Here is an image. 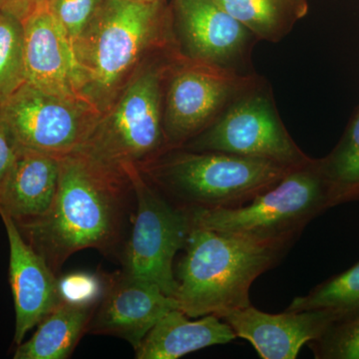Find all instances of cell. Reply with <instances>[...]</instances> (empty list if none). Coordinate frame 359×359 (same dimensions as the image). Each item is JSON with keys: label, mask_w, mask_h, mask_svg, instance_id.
Segmentation results:
<instances>
[{"label": "cell", "mask_w": 359, "mask_h": 359, "mask_svg": "<svg viewBox=\"0 0 359 359\" xmlns=\"http://www.w3.org/2000/svg\"><path fill=\"white\" fill-rule=\"evenodd\" d=\"M131 190L128 179L72 153L61 157L58 190L50 210L18 226L57 273L68 257L80 250L115 252Z\"/></svg>", "instance_id": "1"}, {"label": "cell", "mask_w": 359, "mask_h": 359, "mask_svg": "<svg viewBox=\"0 0 359 359\" xmlns=\"http://www.w3.org/2000/svg\"><path fill=\"white\" fill-rule=\"evenodd\" d=\"M174 46L165 0H106L72 43L78 95L103 114L147 61Z\"/></svg>", "instance_id": "2"}, {"label": "cell", "mask_w": 359, "mask_h": 359, "mask_svg": "<svg viewBox=\"0 0 359 359\" xmlns=\"http://www.w3.org/2000/svg\"><path fill=\"white\" fill-rule=\"evenodd\" d=\"M290 248L193 226L179 264V309L189 318H223L252 306V283L280 263Z\"/></svg>", "instance_id": "3"}, {"label": "cell", "mask_w": 359, "mask_h": 359, "mask_svg": "<svg viewBox=\"0 0 359 359\" xmlns=\"http://www.w3.org/2000/svg\"><path fill=\"white\" fill-rule=\"evenodd\" d=\"M179 55L174 46L147 61L101 114L76 152L129 180L131 172H142L169 150L164 130L165 87Z\"/></svg>", "instance_id": "4"}, {"label": "cell", "mask_w": 359, "mask_h": 359, "mask_svg": "<svg viewBox=\"0 0 359 359\" xmlns=\"http://www.w3.org/2000/svg\"><path fill=\"white\" fill-rule=\"evenodd\" d=\"M292 168L216 151L174 148L156 158L142 173L175 204L193 211L247 204Z\"/></svg>", "instance_id": "5"}, {"label": "cell", "mask_w": 359, "mask_h": 359, "mask_svg": "<svg viewBox=\"0 0 359 359\" xmlns=\"http://www.w3.org/2000/svg\"><path fill=\"white\" fill-rule=\"evenodd\" d=\"M332 205L320 159L292 168L275 186L235 208L191 211L193 226L292 247L309 222Z\"/></svg>", "instance_id": "6"}, {"label": "cell", "mask_w": 359, "mask_h": 359, "mask_svg": "<svg viewBox=\"0 0 359 359\" xmlns=\"http://www.w3.org/2000/svg\"><path fill=\"white\" fill-rule=\"evenodd\" d=\"M128 178L136 211L123 256V271L155 283L175 299L178 282L173 262L192 231V215L166 197L139 170L131 172Z\"/></svg>", "instance_id": "7"}, {"label": "cell", "mask_w": 359, "mask_h": 359, "mask_svg": "<svg viewBox=\"0 0 359 359\" xmlns=\"http://www.w3.org/2000/svg\"><path fill=\"white\" fill-rule=\"evenodd\" d=\"M191 151H216L295 167L309 160L276 110L273 91L259 76L211 126L186 143Z\"/></svg>", "instance_id": "8"}, {"label": "cell", "mask_w": 359, "mask_h": 359, "mask_svg": "<svg viewBox=\"0 0 359 359\" xmlns=\"http://www.w3.org/2000/svg\"><path fill=\"white\" fill-rule=\"evenodd\" d=\"M259 75H244L179 55L166 80L164 130L168 148H181L223 114Z\"/></svg>", "instance_id": "9"}, {"label": "cell", "mask_w": 359, "mask_h": 359, "mask_svg": "<svg viewBox=\"0 0 359 359\" xmlns=\"http://www.w3.org/2000/svg\"><path fill=\"white\" fill-rule=\"evenodd\" d=\"M0 116L20 147L61 158L83 145L101 114L82 99L25 82L0 104Z\"/></svg>", "instance_id": "10"}, {"label": "cell", "mask_w": 359, "mask_h": 359, "mask_svg": "<svg viewBox=\"0 0 359 359\" xmlns=\"http://www.w3.org/2000/svg\"><path fill=\"white\" fill-rule=\"evenodd\" d=\"M172 30L180 55L222 69L254 74L259 39L215 0H172Z\"/></svg>", "instance_id": "11"}, {"label": "cell", "mask_w": 359, "mask_h": 359, "mask_svg": "<svg viewBox=\"0 0 359 359\" xmlns=\"http://www.w3.org/2000/svg\"><path fill=\"white\" fill-rule=\"evenodd\" d=\"M176 309V299L155 283L119 271L105 278V290L88 332L120 337L137 349L156 323Z\"/></svg>", "instance_id": "12"}, {"label": "cell", "mask_w": 359, "mask_h": 359, "mask_svg": "<svg viewBox=\"0 0 359 359\" xmlns=\"http://www.w3.org/2000/svg\"><path fill=\"white\" fill-rule=\"evenodd\" d=\"M237 337L250 342L263 359H295L304 344L323 337L344 316L330 309L268 313L255 306L226 314Z\"/></svg>", "instance_id": "13"}, {"label": "cell", "mask_w": 359, "mask_h": 359, "mask_svg": "<svg viewBox=\"0 0 359 359\" xmlns=\"http://www.w3.org/2000/svg\"><path fill=\"white\" fill-rule=\"evenodd\" d=\"M9 245V283L15 309L14 342L20 344L33 327L61 304L58 278L43 257L23 237L11 217L0 214Z\"/></svg>", "instance_id": "14"}, {"label": "cell", "mask_w": 359, "mask_h": 359, "mask_svg": "<svg viewBox=\"0 0 359 359\" xmlns=\"http://www.w3.org/2000/svg\"><path fill=\"white\" fill-rule=\"evenodd\" d=\"M22 25L25 82L47 93L81 99L72 44L48 7L28 16Z\"/></svg>", "instance_id": "15"}, {"label": "cell", "mask_w": 359, "mask_h": 359, "mask_svg": "<svg viewBox=\"0 0 359 359\" xmlns=\"http://www.w3.org/2000/svg\"><path fill=\"white\" fill-rule=\"evenodd\" d=\"M60 159L20 147L0 191V214L11 217L18 226L43 217L57 194Z\"/></svg>", "instance_id": "16"}, {"label": "cell", "mask_w": 359, "mask_h": 359, "mask_svg": "<svg viewBox=\"0 0 359 359\" xmlns=\"http://www.w3.org/2000/svg\"><path fill=\"white\" fill-rule=\"evenodd\" d=\"M180 309L165 314L146 335L135 355L138 359H178L187 354L237 339L233 328L219 316L190 320Z\"/></svg>", "instance_id": "17"}, {"label": "cell", "mask_w": 359, "mask_h": 359, "mask_svg": "<svg viewBox=\"0 0 359 359\" xmlns=\"http://www.w3.org/2000/svg\"><path fill=\"white\" fill-rule=\"evenodd\" d=\"M96 306H79L61 302L37 327L32 339L18 344L14 359L70 358L85 332Z\"/></svg>", "instance_id": "18"}, {"label": "cell", "mask_w": 359, "mask_h": 359, "mask_svg": "<svg viewBox=\"0 0 359 359\" xmlns=\"http://www.w3.org/2000/svg\"><path fill=\"white\" fill-rule=\"evenodd\" d=\"M259 41L278 43L309 13V0H215Z\"/></svg>", "instance_id": "19"}, {"label": "cell", "mask_w": 359, "mask_h": 359, "mask_svg": "<svg viewBox=\"0 0 359 359\" xmlns=\"http://www.w3.org/2000/svg\"><path fill=\"white\" fill-rule=\"evenodd\" d=\"M332 205L359 200V106L334 150L320 159Z\"/></svg>", "instance_id": "20"}, {"label": "cell", "mask_w": 359, "mask_h": 359, "mask_svg": "<svg viewBox=\"0 0 359 359\" xmlns=\"http://www.w3.org/2000/svg\"><path fill=\"white\" fill-rule=\"evenodd\" d=\"M330 309L344 320L359 314V262L351 269L316 285L308 294L294 299L285 311Z\"/></svg>", "instance_id": "21"}, {"label": "cell", "mask_w": 359, "mask_h": 359, "mask_svg": "<svg viewBox=\"0 0 359 359\" xmlns=\"http://www.w3.org/2000/svg\"><path fill=\"white\" fill-rule=\"evenodd\" d=\"M25 82L22 22L0 11V104Z\"/></svg>", "instance_id": "22"}, {"label": "cell", "mask_w": 359, "mask_h": 359, "mask_svg": "<svg viewBox=\"0 0 359 359\" xmlns=\"http://www.w3.org/2000/svg\"><path fill=\"white\" fill-rule=\"evenodd\" d=\"M311 349L318 359H359V314L337 321L311 341Z\"/></svg>", "instance_id": "23"}, {"label": "cell", "mask_w": 359, "mask_h": 359, "mask_svg": "<svg viewBox=\"0 0 359 359\" xmlns=\"http://www.w3.org/2000/svg\"><path fill=\"white\" fill-rule=\"evenodd\" d=\"M106 0H51L49 11L67 34L71 44L86 29Z\"/></svg>", "instance_id": "24"}, {"label": "cell", "mask_w": 359, "mask_h": 359, "mask_svg": "<svg viewBox=\"0 0 359 359\" xmlns=\"http://www.w3.org/2000/svg\"><path fill=\"white\" fill-rule=\"evenodd\" d=\"M105 290V280L95 273L75 271L58 278L61 302L79 306H97Z\"/></svg>", "instance_id": "25"}, {"label": "cell", "mask_w": 359, "mask_h": 359, "mask_svg": "<svg viewBox=\"0 0 359 359\" xmlns=\"http://www.w3.org/2000/svg\"><path fill=\"white\" fill-rule=\"evenodd\" d=\"M20 148L13 132L0 116V191L11 173Z\"/></svg>", "instance_id": "26"}, {"label": "cell", "mask_w": 359, "mask_h": 359, "mask_svg": "<svg viewBox=\"0 0 359 359\" xmlns=\"http://www.w3.org/2000/svg\"><path fill=\"white\" fill-rule=\"evenodd\" d=\"M51 0H0V11L11 14L22 22L28 16L49 6Z\"/></svg>", "instance_id": "27"}, {"label": "cell", "mask_w": 359, "mask_h": 359, "mask_svg": "<svg viewBox=\"0 0 359 359\" xmlns=\"http://www.w3.org/2000/svg\"><path fill=\"white\" fill-rule=\"evenodd\" d=\"M135 2H142V4H152V2L161 1V0H131Z\"/></svg>", "instance_id": "28"}]
</instances>
